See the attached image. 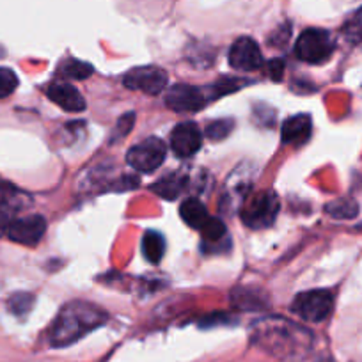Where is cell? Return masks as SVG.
<instances>
[{"instance_id":"6da1fadb","label":"cell","mask_w":362,"mask_h":362,"mask_svg":"<svg viewBox=\"0 0 362 362\" xmlns=\"http://www.w3.org/2000/svg\"><path fill=\"white\" fill-rule=\"evenodd\" d=\"M252 341L281 361L297 362L311 350L313 336L298 323L279 316H268L254 322L250 327Z\"/></svg>"},{"instance_id":"7a4b0ae2","label":"cell","mask_w":362,"mask_h":362,"mask_svg":"<svg viewBox=\"0 0 362 362\" xmlns=\"http://www.w3.org/2000/svg\"><path fill=\"white\" fill-rule=\"evenodd\" d=\"M107 313L90 302L75 300L66 304L55 318L50 330V343L62 348L76 343L107 322Z\"/></svg>"},{"instance_id":"3957f363","label":"cell","mask_w":362,"mask_h":362,"mask_svg":"<svg viewBox=\"0 0 362 362\" xmlns=\"http://www.w3.org/2000/svg\"><path fill=\"white\" fill-rule=\"evenodd\" d=\"M281 210L279 197L276 196V192L272 190H264V192L256 194L249 199V203L243 206L242 214V222L250 229H264L270 228L274 222H276L277 214Z\"/></svg>"},{"instance_id":"277c9868","label":"cell","mask_w":362,"mask_h":362,"mask_svg":"<svg viewBox=\"0 0 362 362\" xmlns=\"http://www.w3.org/2000/svg\"><path fill=\"white\" fill-rule=\"evenodd\" d=\"M332 36L323 29H308L298 36L295 45V54L308 64H323L334 54Z\"/></svg>"},{"instance_id":"5b68a950","label":"cell","mask_w":362,"mask_h":362,"mask_svg":"<svg viewBox=\"0 0 362 362\" xmlns=\"http://www.w3.org/2000/svg\"><path fill=\"white\" fill-rule=\"evenodd\" d=\"M334 308V295L329 290H311L297 295L291 304V311L304 322L320 323L329 318Z\"/></svg>"},{"instance_id":"8992f818","label":"cell","mask_w":362,"mask_h":362,"mask_svg":"<svg viewBox=\"0 0 362 362\" xmlns=\"http://www.w3.org/2000/svg\"><path fill=\"white\" fill-rule=\"evenodd\" d=\"M167 156V146L162 139L148 137L128 151L127 162L139 173L149 174L158 169Z\"/></svg>"},{"instance_id":"52a82bcc","label":"cell","mask_w":362,"mask_h":362,"mask_svg":"<svg viewBox=\"0 0 362 362\" xmlns=\"http://www.w3.org/2000/svg\"><path fill=\"white\" fill-rule=\"evenodd\" d=\"M169 82L165 69L158 66H137L124 75L123 83L132 90H141L144 95L155 96L163 93Z\"/></svg>"},{"instance_id":"ba28073f","label":"cell","mask_w":362,"mask_h":362,"mask_svg":"<svg viewBox=\"0 0 362 362\" xmlns=\"http://www.w3.org/2000/svg\"><path fill=\"white\" fill-rule=\"evenodd\" d=\"M208 103V96L196 86L189 83H176L165 95V105L173 112H199Z\"/></svg>"},{"instance_id":"9c48e42d","label":"cell","mask_w":362,"mask_h":362,"mask_svg":"<svg viewBox=\"0 0 362 362\" xmlns=\"http://www.w3.org/2000/svg\"><path fill=\"white\" fill-rule=\"evenodd\" d=\"M203 146V134L192 121L176 124L170 134V149L177 158H190Z\"/></svg>"},{"instance_id":"30bf717a","label":"cell","mask_w":362,"mask_h":362,"mask_svg":"<svg viewBox=\"0 0 362 362\" xmlns=\"http://www.w3.org/2000/svg\"><path fill=\"white\" fill-rule=\"evenodd\" d=\"M45 233H47V221L41 215H29V217L16 218L8 228L9 240L27 247L37 245L45 236Z\"/></svg>"},{"instance_id":"8fae6325","label":"cell","mask_w":362,"mask_h":362,"mask_svg":"<svg viewBox=\"0 0 362 362\" xmlns=\"http://www.w3.org/2000/svg\"><path fill=\"white\" fill-rule=\"evenodd\" d=\"M229 64L240 71H256L263 66L259 45L252 37H240L229 50Z\"/></svg>"},{"instance_id":"7c38bea8","label":"cell","mask_w":362,"mask_h":362,"mask_svg":"<svg viewBox=\"0 0 362 362\" xmlns=\"http://www.w3.org/2000/svg\"><path fill=\"white\" fill-rule=\"evenodd\" d=\"M47 96L50 102L61 107L66 112H83L86 110V100L80 95L73 83L69 82H52L47 89Z\"/></svg>"},{"instance_id":"4fadbf2b","label":"cell","mask_w":362,"mask_h":362,"mask_svg":"<svg viewBox=\"0 0 362 362\" xmlns=\"http://www.w3.org/2000/svg\"><path fill=\"white\" fill-rule=\"evenodd\" d=\"M313 132V119L309 114H298V116L290 117V119L284 121L283 130V142L293 146H302L309 141Z\"/></svg>"},{"instance_id":"5bb4252c","label":"cell","mask_w":362,"mask_h":362,"mask_svg":"<svg viewBox=\"0 0 362 362\" xmlns=\"http://www.w3.org/2000/svg\"><path fill=\"white\" fill-rule=\"evenodd\" d=\"M187 185H189V176L185 173H170L167 176L160 177L151 187V190L162 199L174 201L177 196H181Z\"/></svg>"},{"instance_id":"9a60e30c","label":"cell","mask_w":362,"mask_h":362,"mask_svg":"<svg viewBox=\"0 0 362 362\" xmlns=\"http://www.w3.org/2000/svg\"><path fill=\"white\" fill-rule=\"evenodd\" d=\"M180 215L189 228L199 229V231L203 229V226L210 221L206 206H204L199 199H194V197L183 201V204H181L180 208Z\"/></svg>"},{"instance_id":"2e32d148","label":"cell","mask_w":362,"mask_h":362,"mask_svg":"<svg viewBox=\"0 0 362 362\" xmlns=\"http://www.w3.org/2000/svg\"><path fill=\"white\" fill-rule=\"evenodd\" d=\"M231 302L235 308L243 309V311H257V309L264 308L267 297L263 291L256 290V288H238L233 291Z\"/></svg>"},{"instance_id":"e0dca14e","label":"cell","mask_w":362,"mask_h":362,"mask_svg":"<svg viewBox=\"0 0 362 362\" xmlns=\"http://www.w3.org/2000/svg\"><path fill=\"white\" fill-rule=\"evenodd\" d=\"M142 254L149 263L156 264L165 254V240L158 231H148L142 238Z\"/></svg>"},{"instance_id":"ac0fdd59","label":"cell","mask_w":362,"mask_h":362,"mask_svg":"<svg viewBox=\"0 0 362 362\" xmlns=\"http://www.w3.org/2000/svg\"><path fill=\"white\" fill-rule=\"evenodd\" d=\"M325 211L334 218H354L358 214V206L354 199L350 197H343V199H336L325 206Z\"/></svg>"},{"instance_id":"d6986e66","label":"cell","mask_w":362,"mask_h":362,"mask_svg":"<svg viewBox=\"0 0 362 362\" xmlns=\"http://www.w3.org/2000/svg\"><path fill=\"white\" fill-rule=\"evenodd\" d=\"M93 66L89 62L78 61V59H68L61 66V75H64L68 80H86L93 75Z\"/></svg>"},{"instance_id":"ffe728a7","label":"cell","mask_w":362,"mask_h":362,"mask_svg":"<svg viewBox=\"0 0 362 362\" xmlns=\"http://www.w3.org/2000/svg\"><path fill=\"white\" fill-rule=\"evenodd\" d=\"M201 233H203L204 243H208V245H214V243L226 240L228 229H226V224L221 221V218L210 217V221L203 226Z\"/></svg>"},{"instance_id":"44dd1931","label":"cell","mask_w":362,"mask_h":362,"mask_svg":"<svg viewBox=\"0 0 362 362\" xmlns=\"http://www.w3.org/2000/svg\"><path fill=\"white\" fill-rule=\"evenodd\" d=\"M233 128H235L233 119L211 121V123L206 127V135L211 139V141H222V139H226L229 134H231Z\"/></svg>"},{"instance_id":"7402d4cb","label":"cell","mask_w":362,"mask_h":362,"mask_svg":"<svg viewBox=\"0 0 362 362\" xmlns=\"http://www.w3.org/2000/svg\"><path fill=\"white\" fill-rule=\"evenodd\" d=\"M18 87V76L13 69L0 68V98H8Z\"/></svg>"},{"instance_id":"603a6c76","label":"cell","mask_w":362,"mask_h":362,"mask_svg":"<svg viewBox=\"0 0 362 362\" xmlns=\"http://www.w3.org/2000/svg\"><path fill=\"white\" fill-rule=\"evenodd\" d=\"M247 83V80H240V78H231V76H226V78H221L217 83L214 86V96L218 98V96H224L233 93V90L240 89Z\"/></svg>"},{"instance_id":"cb8c5ba5","label":"cell","mask_w":362,"mask_h":362,"mask_svg":"<svg viewBox=\"0 0 362 362\" xmlns=\"http://www.w3.org/2000/svg\"><path fill=\"white\" fill-rule=\"evenodd\" d=\"M134 123H135L134 112H128V114H124V116H121L119 121H117L116 128H114L112 135H110V141L117 142L119 139L127 137V135L132 132V128H134Z\"/></svg>"},{"instance_id":"d4e9b609","label":"cell","mask_w":362,"mask_h":362,"mask_svg":"<svg viewBox=\"0 0 362 362\" xmlns=\"http://www.w3.org/2000/svg\"><path fill=\"white\" fill-rule=\"evenodd\" d=\"M33 302L34 298L29 293H18L9 300V308H11L15 315H25L30 309V305H33Z\"/></svg>"},{"instance_id":"484cf974","label":"cell","mask_w":362,"mask_h":362,"mask_svg":"<svg viewBox=\"0 0 362 362\" xmlns=\"http://www.w3.org/2000/svg\"><path fill=\"white\" fill-rule=\"evenodd\" d=\"M267 71H268V76H270L274 82H281V80H283V75H284L283 59H272V61L267 64Z\"/></svg>"},{"instance_id":"4316f807","label":"cell","mask_w":362,"mask_h":362,"mask_svg":"<svg viewBox=\"0 0 362 362\" xmlns=\"http://www.w3.org/2000/svg\"><path fill=\"white\" fill-rule=\"evenodd\" d=\"M11 215H13L11 206H8V204H4V203H0V236L4 235V233H8L9 224L13 222Z\"/></svg>"},{"instance_id":"83f0119b","label":"cell","mask_w":362,"mask_h":362,"mask_svg":"<svg viewBox=\"0 0 362 362\" xmlns=\"http://www.w3.org/2000/svg\"><path fill=\"white\" fill-rule=\"evenodd\" d=\"M214 320H215V316H208V318L201 320V325H203V327H214ZM228 320L229 318L226 315L218 316V322H221V323H226V322H228ZM215 325H218V323H215Z\"/></svg>"}]
</instances>
